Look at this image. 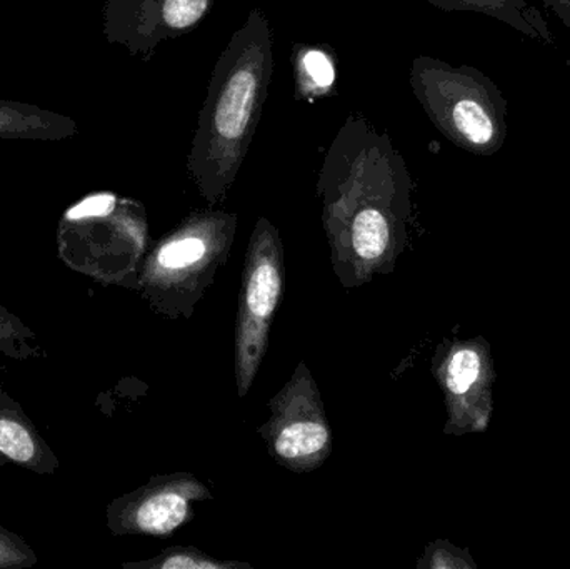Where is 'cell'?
<instances>
[{
  "label": "cell",
  "instance_id": "16",
  "mask_svg": "<svg viewBox=\"0 0 570 569\" xmlns=\"http://www.w3.org/2000/svg\"><path fill=\"white\" fill-rule=\"evenodd\" d=\"M417 569H478L471 551L448 540H435L425 547L415 565Z\"/></svg>",
  "mask_w": 570,
  "mask_h": 569
},
{
  "label": "cell",
  "instance_id": "11",
  "mask_svg": "<svg viewBox=\"0 0 570 569\" xmlns=\"http://www.w3.org/2000/svg\"><path fill=\"white\" fill-rule=\"evenodd\" d=\"M0 454L7 463L40 477H50L59 468V458L46 443L36 424L19 403L0 387Z\"/></svg>",
  "mask_w": 570,
  "mask_h": 569
},
{
  "label": "cell",
  "instance_id": "20",
  "mask_svg": "<svg viewBox=\"0 0 570 569\" xmlns=\"http://www.w3.org/2000/svg\"><path fill=\"white\" fill-rule=\"evenodd\" d=\"M6 463H7L6 458H3L2 454H0V468H2L3 464H6Z\"/></svg>",
  "mask_w": 570,
  "mask_h": 569
},
{
  "label": "cell",
  "instance_id": "15",
  "mask_svg": "<svg viewBox=\"0 0 570 569\" xmlns=\"http://www.w3.org/2000/svg\"><path fill=\"white\" fill-rule=\"evenodd\" d=\"M295 73H297V90L301 92L324 94L334 84V66L328 63V57L318 50L307 49L295 57Z\"/></svg>",
  "mask_w": 570,
  "mask_h": 569
},
{
  "label": "cell",
  "instance_id": "3",
  "mask_svg": "<svg viewBox=\"0 0 570 569\" xmlns=\"http://www.w3.org/2000/svg\"><path fill=\"white\" fill-rule=\"evenodd\" d=\"M237 216L226 210H194L147 249L139 293L159 316L190 320L197 304L229 259Z\"/></svg>",
  "mask_w": 570,
  "mask_h": 569
},
{
  "label": "cell",
  "instance_id": "19",
  "mask_svg": "<svg viewBox=\"0 0 570 569\" xmlns=\"http://www.w3.org/2000/svg\"><path fill=\"white\" fill-rule=\"evenodd\" d=\"M12 114L2 112V110H0V133H3V130H12Z\"/></svg>",
  "mask_w": 570,
  "mask_h": 569
},
{
  "label": "cell",
  "instance_id": "7",
  "mask_svg": "<svg viewBox=\"0 0 570 569\" xmlns=\"http://www.w3.org/2000/svg\"><path fill=\"white\" fill-rule=\"evenodd\" d=\"M271 416L257 430L267 453L292 473H311L332 453V430L321 391L304 361L269 401Z\"/></svg>",
  "mask_w": 570,
  "mask_h": 569
},
{
  "label": "cell",
  "instance_id": "18",
  "mask_svg": "<svg viewBox=\"0 0 570 569\" xmlns=\"http://www.w3.org/2000/svg\"><path fill=\"white\" fill-rule=\"evenodd\" d=\"M546 10L558 17L562 26L570 30V0H542Z\"/></svg>",
  "mask_w": 570,
  "mask_h": 569
},
{
  "label": "cell",
  "instance_id": "14",
  "mask_svg": "<svg viewBox=\"0 0 570 569\" xmlns=\"http://www.w3.org/2000/svg\"><path fill=\"white\" fill-rule=\"evenodd\" d=\"M0 353L16 361L46 357V351L37 334L2 304H0Z\"/></svg>",
  "mask_w": 570,
  "mask_h": 569
},
{
  "label": "cell",
  "instance_id": "6",
  "mask_svg": "<svg viewBox=\"0 0 570 569\" xmlns=\"http://www.w3.org/2000/svg\"><path fill=\"white\" fill-rule=\"evenodd\" d=\"M285 257L279 230L267 217L254 224L244 259L234 331V376L246 398L269 347L271 330L284 294Z\"/></svg>",
  "mask_w": 570,
  "mask_h": 569
},
{
  "label": "cell",
  "instance_id": "1",
  "mask_svg": "<svg viewBox=\"0 0 570 569\" xmlns=\"http://www.w3.org/2000/svg\"><path fill=\"white\" fill-rule=\"evenodd\" d=\"M412 177L385 130L351 114L322 159L317 189L331 264L345 291L394 273L409 244Z\"/></svg>",
  "mask_w": 570,
  "mask_h": 569
},
{
  "label": "cell",
  "instance_id": "13",
  "mask_svg": "<svg viewBox=\"0 0 570 569\" xmlns=\"http://www.w3.org/2000/svg\"><path fill=\"white\" fill-rule=\"evenodd\" d=\"M124 569H253L243 561L219 560L196 547H170L150 560L124 563Z\"/></svg>",
  "mask_w": 570,
  "mask_h": 569
},
{
  "label": "cell",
  "instance_id": "17",
  "mask_svg": "<svg viewBox=\"0 0 570 569\" xmlns=\"http://www.w3.org/2000/svg\"><path fill=\"white\" fill-rule=\"evenodd\" d=\"M37 563L39 557L29 543L0 524V569H29Z\"/></svg>",
  "mask_w": 570,
  "mask_h": 569
},
{
  "label": "cell",
  "instance_id": "5",
  "mask_svg": "<svg viewBox=\"0 0 570 569\" xmlns=\"http://www.w3.org/2000/svg\"><path fill=\"white\" fill-rule=\"evenodd\" d=\"M149 229L144 207L112 193L90 194L63 214L59 257L66 266L107 286L139 291Z\"/></svg>",
  "mask_w": 570,
  "mask_h": 569
},
{
  "label": "cell",
  "instance_id": "9",
  "mask_svg": "<svg viewBox=\"0 0 570 569\" xmlns=\"http://www.w3.org/2000/svg\"><path fill=\"white\" fill-rule=\"evenodd\" d=\"M213 500L196 474H159L144 487L110 501L107 528L114 537L166 538L194 520V504Z\"/></svg>",
  "mask_w": 570,
  "mask_h": 569
},
{
  "label": "cell",
  "instance_id": "8",
  "mask_svg": "<svg viewBox=\"0 0 570 569\" xmlns=\"http://www.w3.org/2000/svg\"><path fill=\"white\" fill-rule=\"evenodd\" d=\"M432 374L444 396L445 436L485 433L498 380L491 343L482 336L442 341L432 356Z\"/></svg>",
  "mask_w": 570,
  "mask_h": 569
},
{
  "label": "cell",
  "instance_id": "2",
  "mask_svg": "<svg viewBox=\"0 0 570 569\" xmlns=\"http://www.w3.org/2000/svg\"><path fill=\"white\" fill-rule=\"evenodd\" d=\"M276 56L274 30L261 7L220 52L187 154V170L210 207L226 200L263 117Z\"/></svg>",
  "mask_w": 570,
  "mask_h": 569
},
{
  "label": "cell",
  "instance_id": "12",
  "mask_svg": "<svg viewBox=\"0 0 570 569\" xmlns=\"http://www.w3.org/2000/svg\"><path fill=\"white\" fill-rule=\"evenodd\" d=\"M435 9L444 12H475L499 20L515 32L535 40V42L554 46L556 36L548 20L538 7L528 0H428Z\"/></svg>",
  "mask_w": 570,
  "mask_h": 569
},
{
  "label": "cell",
  "instance_id": "4",
  "mask_svg": "<svg viewBox=\"0 0 570 569\" xmlns=\"http://www.w3.org/2000/svg\"><path fill=\"white\" fill-rule=\"evenodd\" d=\"M409 80L432 126L455 147L474 156H494L504 147L509 104L488 73L478 67L417 56Z\"/></svg>",
  "mask_w": 570,
  "mask_h": 569
},
{
  "label": "cell",
  "instance_id": "10",
  "mask_svg": "<svg viewBox=\"0 0 570 569\" xmlns=\"http://www.w3.org/2000/svg\"><path fill=\"white\" fill-rule=\"evenodd\" d=\"M217 0H119L117 32L140 52L186 36L200 26Z\"/></svg>",
  "mask_w": 570,
  "mask_h": 569
}]
</instances>
